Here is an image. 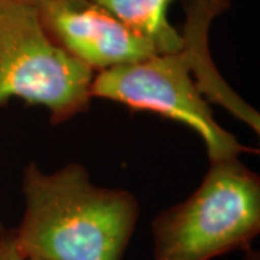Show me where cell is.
<instances>
[{"instance_id": "cell-1", "label": "cell", "mask_w": 260, "mask_h": 260, "mask_svg": "<svg viewBox=\"0 0 260 260\" xmlns=\"http://www.w3.org/2000/svg\"><path fill=\"white\" fill-rule=\"evenodd\" d=\"M230 5L232 0H186L181 48L95 73L91 97L185 124L203 139L210 162L254 152L221 127L208 106L220 104L251 130L260 132L259 113L224 81L210 52L211 25Z\"/></svg>"}, {"instance_id": "cell-2", "label": "cell", "mask_w": 260, "mask_h": 260, "mask_svg": "<svg viewBox=\"0 0 260 260\" xmlns=\"http://www.w3.org/2000/svg\"><path fill=\"white\" fill-rule=\"evenodd\" d=\"M22 192L25 213L13 230L25 259H123L139 220V203L132 192L94 185L80 164L52 174L29 164Z\"/></svg>"}, {"instance_id": "cell-3", "label": "cell", "mask_w": 260, "mask_h": 260, "mask_svg": "<svg viewBox=\"0 0 260 260\" xmlns=\"http://www.w3.org/2000/svg\"><path fill=\"white\" fill-rule=\"evenodd\" d=\"M260 233V178L239 158L210 162L200 186L152 221L153 260H213Z\"/></svg>"}, {"instance_id": "cell-4", "label": "cell", "mask_w": 260, "mask_h": 260, "mask_svg": "<svg viewBox=\"0 0 260 260\" xmlns=\"http://www.w3.org/2000/svg\"><path fill=\"white\" fill-rule=\"evenodd\" d=\"M94 74L49 39L35 0H0V107L39 104L61 124L90 109Z\"/></svg>"}, {"instance_id": "cell-5", "label": "cell", "mask_w": 260, "mask_h": 260, "mask_svg": "<svg viewBox=\"0 0 260 260\" xmlns=\"http://www.w3.org/2000/svg\"><path fill=\"white\" fill-rule=\"evenodd\" d=\"M35 6L49 39L94 73L156 54L93 0H35Z\"/></svg>"}, {"instance_id": "cell-6", "label": "cell", "mask_w": 260, "mask_h": 260, "mask_svg": "<svg viewBox=\"0 0 260 260\" xmlns=\"http://www.w3.org/2000/svg\"><path fill=\"white\" fill-rule=\"evenodd\" d=\"M109 10L124 26L145 39L156 54L175 52L182 45L181 30L171 22L168 10L177 0H93Z\"/></svg>"}, {"instance_id": "cell-7", "label": "cell", "mask_w": 260, "mask_h": 260, "mask_svg": "<svg viewBox=\"0 0 260 260\" xmlns=\"http://www.w3.org/2000/svg\"><path fill=\"white\" fill-rule=\"evenodd\" d=\"M0 260H26L19 250L13 229L0 233Z\"/></svg>"}, {"instance_id": "cell-8", "label": "cell", "mask_w": 260, "mask_h": 260, "mask_svg": "<svg viewBox=\"0 0 260 260\" xmlns=\"http://www.w3.org/2000/svg\"><path fill=\"white\" fill-rule=\"evenodd\" d=\"M5 230H6V229H5V225H3V223H2V220H0V233H3V232H5Z\"/></svg>"}, {"instance_id": "cell-9", "label": "cell", "mask_w": 260, "mask_h": 260, "mask_svg": "<svg viewBox=\"0 0 260 260\" xmlns=\"http://www.w3.org/2000/svg\"><path fill=\"white\" fill-rule=\"evenodd\" d=\"M26 260H41V259H26Z\"/></svg>"}]
</instances>
